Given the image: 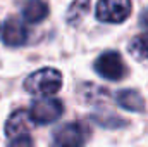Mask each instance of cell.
Returning <instances> with one entry per match:
<instances>
[{"label":"cell","instance_id":"cell-1","mask_svg":"<svg viewBox=\"0 0 148 147\" xmlns=\"http://www.w3.org/2000/svg\"><path fill=\"white\" fill-rule=\"evenodd\" d=\"M62 87V74L60 71L53 69V68H43L36 73L29 74L24 81V88L33 94V95H53L55 92H59Z\"/></svg>","mask_w":148,"mask_h":147},{"label":"cell","instance_id":"cell-2","mask_svg":"<svg viewBox=\"0 0 148 147\" xmlns=\"http://www.w3.org/2000/svg\"><path fill=\"white\" fill-rule=\"evenodd\" d=\"M131 14V0H98L97 17L103 23H122Z\"/></svg>","mask_w":148,"mask_h":147},{"label":"cell","instance_id":"cell-3","mask_svg":"<svg viewBox=\"0 0 148 147\" xmlns=\"http://www.w3.org/2000/svg\"><path fill=\"white\" fill-rule=\"evenodd\" d=\"M95 71L100 74L102 78L112 80V81H117V80L124 78L126 73H127L122 57H121L117 52H114V50L102 54V55L95 61Z\"/></svg>","mask_w":148,"mask_h":147},{"label":"cell","instance_id":"cell-4","mask_svg":"<svg viewBox=\"0 0 148 147\" xmlns=\"http://www.w3.org/2000/svg\"><path fill=\"white\" fill-rule=\"evenodd\" d=\"M62 111H64V106L60 101H57L53 97H45V99H38L33 102L29 114L35 123L48 125V123L57 121L62 116Z\"/></svg>","mask_w":148,"mask_h":147},{"label":"cell","instance_id":"cell-5","mask_svg":"<svg viewBox=\"0 0 148 147\" xmlns=\"http://www.w3.org/2000/svg\"><path fill=\"white\" fill-rule=\"evenodd\" d=\"M88 139V128L83 123H67L55 132V142L59 147H83Z\"/></svg>","mask_w":148,"mask_h":147},{"label":"cell","instance_id":"cell-6","mask_svg":"<svg viewBox=\"0 0 148 147\" xmlns=\"http://www.w3.org/2000/svg\"><path fill=\"white\" fill-rule=\"evenodd\" d=\"M31 130H33V118H31L29 112H26L23 109L10 114V118L5 123V133L10 139L21 137V135H28Z\"/></svg>","mask_w":148,"mask_h":147},{"label":"cell","instance_id":"cell-7","mask_svg":"<svg viewBox=\"0 0 148 147\" xmlns=\"http://www.w3.org/2000/svg\"><path fill=\"white\" fill-rule=\"evenodd\" d=\"M3 43L9 47H19L23 43H26L28 40V30L24 26L23 21H19L17 17H10L5 21L3 31H2Z\"/></svg>","mask_w":148,"mask_h":147},{"label":"cell","instance_id":"cell-8","mask_svg":"<svg viewBox=\"0 0 148 147\" xmlns=\"http://www.w3.org/2000/svg\"><path fill=\"white\" fill-rule=\"evenodd\" d=\"M23 16L28 23H40L48 16V7L43 0H28L23 7Z\"/></svg>","mask_w":148,"mask_h":147},{"label":"cell","instance_id":"cell-9","mask_svg":"<svg viewBox=\"0 0 148 147\" xmlns=\"http://www.w3.org/2000/svg\"><path fill=\"white\" fill-rule=\"evenodd\" d=\"M117 104L122 106L127 111H143L145 109V101L136 90H121L117 94Z\"/></svg>","mask_w":148,"mask_h":147},{"label":"cell","instance_id":"cell-10","mask_svg":"<svg viewBox=\"0 0 148 147\" xmlns=\"http://www.w3.org/2000/svg\"><path fill=\"white\" fill-rule=\"evenodd\" d=\"M129 52L133 57L140 59V61H145L148 59V33L143 35H136L129 42Z\"/></svg>","mask_w":148,"mask_h":147},{"label":"cell","instance_id":"cell-11","mask_svg":"<svg viewBox=\"0 0 148 147\" xmlns=\"http://www.w3.org/2000/svg\"><path fill=\"white\" fill-rule=\"evenodd\" d=\"M90 9V0H74L67 10V21L71 24H76Z\"/></svg>","mask_w":148,"mask_h":147},{"label":"cell","instance_id":"cell-12","mask_svg":"<svg viewBox=\"0 0 148 147\" xmlns=\"http://www.w3.org/2000/svg\"><path fill=\"white\" fill-rule=\"evenodd\" d=\"M9 147H33V142L28 135H21V137H14Z\"/></svg>","mask_w":148,"mask_h":147},{"label":"cell","instance_id":"cell-13","mask_svg":"<svg viewBox=\"0 0 148 147\" xmlns=\"http://www.w3.org/2000/svg\"><path fill=\"white\" fill-rule=\"evenodd\" d=\"M141 23H143V26L148 30V9L143 12V14H141Z\"/></svg>","mask_w":148,"mask_h":147}]
</instances>
